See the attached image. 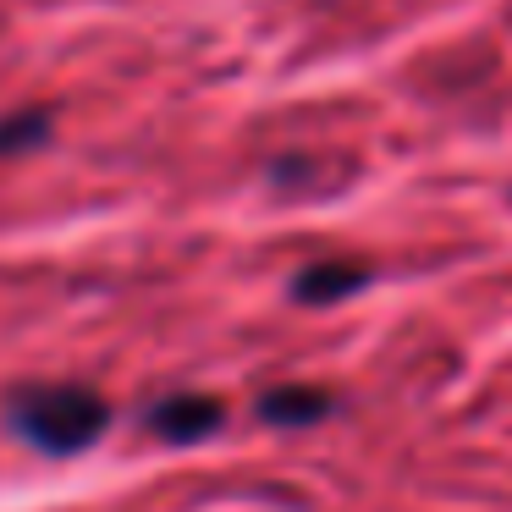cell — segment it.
Listing matches in <instances>:
<instances>
[{"mask_svg":"<svg viewBox=\"0 0 512 512\" xmlns=\"http://www.w3.org/2000/svg\"><path fill=\"white\" fill-rule=\"evenodd\" d=\"M6 424H12V435L28 441L34 452L72 457V452H89L105 435L111 402L89 386H72V380H61V386H23L6 402Z\"/></svg>","mask_w":512,"mask_h":512,"instance_id":"cell-1","label":"cell"},{"mask_svg":"<svg viewBox=\"0 0 512 512\" xmlns=\"http://www.w3.org/2000/svg\"><path fill=\"white\" fill-rule=\"evenodd\" d=\"M226 424V408L215 397H204V391H177V397H160L155 408H149V430L160 435V441H204V435H215Z\"/></svg>","mask_w":512,"mask_h":512,"instance_id":"cell-2","label":"cell"},{"mask_svg":"<svg viewBox=\"0 0 512 512\" xmlns=\"http://www.w3.org/2000/svg\"><path fill=\"white\" fill-rule=\"evenodd\" d=\"M254 408L276 430H303V424H320L336 408V397L325 386H270V391H259Z\"/></svg>","mask_w":512,"mask_h":512,"instance_id":"cell-3","label":"cell"},{"mask_svg":"<svg viewBox=\"0 0 512 512\" xmlns=\"http://www.w3.org/2000/svg\"><path fill=\"white\" fill-rule=\"evenodd\" d=\"M364 281H369V265H358V259H314V265H303L292 276V298L298 303H342Z\"/></svg>","mask_w":512,"mask_h":512,"instance_id":"cell-4","label":"cell"},{"mask_svg":"<svg viewBox=\"0 0 512 512\" xmlns=\"http://www.w3.org/2000/svg\"><path fill=\"white\" fill-rule=\"evenodd\" d=\"M50 133H56L50 111H12V116H0V155H34V149H45Z\"/></svg>","mask_w":512,"mask_h":512,"instance_id":"cell-5","label":"cell"}]
</instances>
